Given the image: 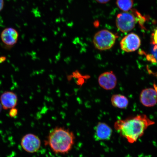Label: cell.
<instances>
[{
  "mask_svg": "<svg viewBox=\"0 0 157 157\" xmlns=\"http://www.w3.org/2000/svg\"><path fill=\"white\" fill-rule=\"evenodd\" d=\"M155 124L146 115L142 114L118 120L115 123L114 127L121 137L132 144L143 136L149 127Z\"/></svg>",
  "mask_w": 157,
  "mask_h": 157,
  "instance_id": "obj_1",
  "label": "cell"
},
{
  "mask_svg": "<svg viewBox=\"0 0 157 157\" xmlns=\"http://www.w3.org/2000/svg\"><path fill=\"white\" fill-rule=\"evenodd\" d=\"M75 136L68 129L56 127L51 131L46 144L55 154H66L71 150L75 143Z\"/></svg>",
  "mask_w": 157,
  "mask_h": 157,
  "instance_id": "obj_2",
  "label": "cell"
},
{
  "mask_svg": "<svg viewBox=\"0 0 157 157\" xmlns=\"http://www.w3.org/2000/svg\"><path fill=\"white\" fill-rule=\"evenodd\" d=\"M117 38V36L113 33L107 29H102L94 35L93 44L98 50H107L112 48Z\"/></svg>",
  "mask_w": 157,
  "mask_h": 157,
  "instance_id": "obj_3",
  "label": "cell"
},
{
  "mask_svg": "<svg viewBox=\"0 0 157 157\" xmlns=\"http://www.w3.org/2000/svg\"><path fill=\"white\" fill-rule=\"evenodd\" d=\"M136 19L131 13L124 12L117 16L116 25L118 29L123 33L128 32L134 28Z\"/></svg>",
  "mask_w": 157,
  "mask_h": 157,
  "instance_id": "obj_4",
  "label": "cell"
},
{
  "mask_svg": "<svg viewBox=\"0 0 157 157\" xmlns=\"http://www.w3.org/2000/svg\"><path fill=\"white\" fill-rule=\"evenodd\" d=\"M41 142L38 136L33 133H28L22 137L21 145L25 151L34 153L38 151L41 147Z\"/></svg>",
  "mask_w": 157,
  "mask_h": 157,
  "instance_id": "obj_5",
  "label": "cell"
},
{
  "mask_svg": "<svg viewBox=\"0 0 157 157\" xmlns=\"http://www.w3.org/2000/svg\"><path fill=\"white\" fill-rule=\"evenodd\" d=\"M121 48L124 52H135L140 46L141 40L139 37L135 33H131L124 37L121 43Z\"/></svg>",
  "mask_w": 157,
  "mask_h": 157,
  "instance_id": "obj_6",
  "label": "cell"
},
{
  "mask_svg": "<svg viewBox=\"0 0 157 157\" xmlns=\"http://www.w3.org/2000/svg\"><path fill=\"white\" fill-rule=\"evenodd\" d=\"M140 102L146 107H152L157 103V90L154 88H147L140 94Z\"/></svg>",
  "mask_w": 157,
  "mask_h": 157,
  "instance_id": "obj_7",
  "label": "cell"
},
{
  "mask_svg": "<svg viewBox=\"0 0 157 157\" xmlns=\"http://www.w3.org/2000/svg\"><path fill=\"white\" fill-rule=\"evenodd\" d=\"M19 36L18 32L12 27H8L4 29L1 34L2 42L9 48L14 46L17 44Z\"/></svg>",
  "mask_w": 157,
  "mask_h": 157,
  "instance_id": "obj_8",
  "label": "cell"
},
{
  "mask_svg": "<svg viewBox=\"0 0 157 157\" xmlns=\"http://www.w3.org/2000/svg\"><path fill=\"white\" fill-rule=\"evenodd\" d=\"M117 82L116 76L111 71L104 72L98 78V83L100 86L106 90L114 88L117 85Z\"/></svg>",
  "mask_w": 157,
  "mask_h": 157,
  "instance_id": "obj_9",
  "label": "cell"
},
{
  "mask_svg": "<svg viewBox=\"0 0 157 157\" xmlns=\"http://www.w3.org/2000/svg\"><path fill=\"white\" fill-rule=\"evenodd\" d=\"M0 101L3 109H11L16 106L18 98L16 94L13 92L6 91L0 97Z\"/></svg>",
  "mask_w": 157,
  "mask_h": 157,
  "instance_id": "obj_10",
  "label": "cell"
},
{
  "mask_svg": "<svg viewBox=\"0 0 157 157\" xmlns=\"http://www.w3.org/2000/svg\"><path fill=\"white\" fill-rule=\"evenodd\" d=\"M113 130L107 124L99 122L95 128V138L98 140H109L112 135Z\"/></svg>",
  "mask_w": 157,
  "mask_h": 157,
  "instance_id": "obj_11",
  "label": "cell"
},
{
  "mask_svg": "<svg viewBox=\"0 0 157 157\" xmlns=\"http://www.w3.org/2000/svg\"><path fill=\"white\" fill-rule=\"evenodd\" d=\"M111 102L113 106L115 107L125 109L128 106L129 101L124 96L121 94H116L112 97Z\"/></svg>",
  "mask_w": 157,
  "mask_h": 157,
  "instance_id": "obj_12",
  "label": "cell"
},
{
  "mask_svg": "<svg viewBox=\"0 0 157 157\" xmlns=\"http://www.w3.org/2000/svg\"><path fill=\"white\" fill-rule=\"evenodd\" d=\"M133 0H117V4L119 8L124 11H127L132 9Z\"/></svg>",
  "mask_w": 157,
  "mask_h": 157,
  "instance_id": "obj_13",
  "label": "cell"
},
{
  "mask_svg": "<svg viewBox=\"0 0 157 157\" xmlns=\"http://www.w3.org/2000/svg\"><path fill=\"white\" fill-rule=\"evenodd\" d=\"M18 113V110L16 108H13L10 109L9 113L10 116L11 117H15Z\"/></svg>",
  "mask_w": 157,
  "mask_h": 157,
  "instance_id": "obj_14",
  "label": "cell"
},
{
  "mask_svg": "<svg viewBox=\"0 0 157 157\" xmlns=\"http://www.w3.org/2000/svg\"><path fill=\"white\" fill-rule=\"evenodd\" d=\"M153 41L155 44L157 45V29L152 35Z\"/></svg>",
  "mask_w": 157,
  "mask_h": 157,
  "instance_id": "obj_15",
  "label": "cell"
},
{
  "mask_svg": "<svg viewBox=\"0 0 157 157\" xmlns=\"http://www.w3.org/2000/svg\"><path fill=\"white\" fill-rule=\"evenodd\" d=\"M4 0H0V12L2 10L4 7Z\"/></svg>",
  "mask_w": 157,
  "mask_h": 157,
  "instance_id": "obj_16",
  "label": "cell"
},
{
  "mask_svg": "<svg viewBox=\"0 0 157 157\" xmlns=\"http://www.w3.org/2000/svg\"><path fill=\"white\" fill-rule=\"evenodd\" d=\"M97 2L101 3V4H105L106 3L109 2L110 0H95Z\"/></svg>",
  "mask_w": 157,
  "mask_h": 157,
  "instance_id": "obj_17",
  "label": "cell"
},
{
  "mask_svg": "<svg viewBox=\"0 0 157 157\" xmlns=\"http://www.w3.org/2000/svg\"><path fill=\"white\" fill-rule=\"evenodd\" d=\"M6 60V57L5 56H1L0 57V64L5 61Z\"/></svg>",
  "mask_w": 157,
  "mask_h": 157,
  "instance_id": "obj_18",
  "label": "cell"
},
{
  "mask_svg": "<svg viewBox=\"0 0 157 157\" xmlns=\"http://www.w3.org/2000/svg\"><path fill=\"white\" fill-rule=\"evenodd\" d=\"M2 107L1 104L0 103V113H1V112L2 110Z\"/></svg>",
  "mask_w": 157,
  "mask_h": 157,
  "instance_id": "obj_19",
  "label": "cell"
}]
</instances>
